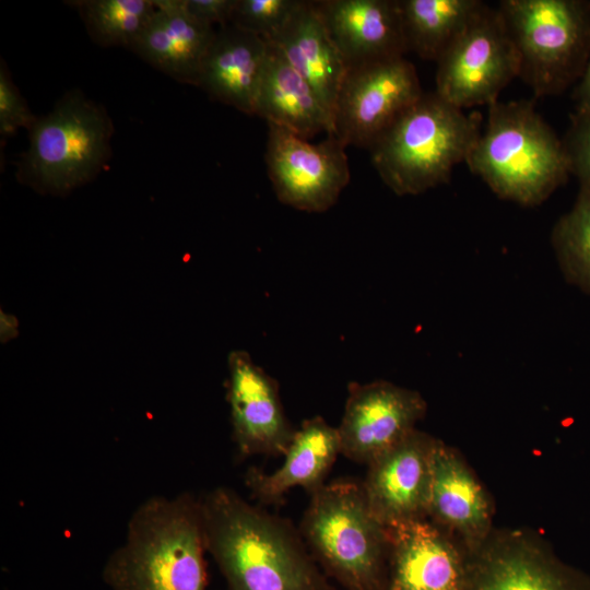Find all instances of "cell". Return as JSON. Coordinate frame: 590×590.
Here are the masks:
<instances>
[{
  "mask_svg": "<svg viewBox=\"0 0 590 590\" xmlns=\"http://www.w3.org/2000/svg\"><path fill=\"white\" fill-rule=\"evenodd\" d=\"M206 552L227 590H333L299 529L229 487L200 496Z\"/></svg>",
  "mask_w": 590,
  "mask_h": 590,
  "instance_id": "obj_1",
  "label": "cell"
},
{
  "mask_svg": "<svg viewBox=\"0 0 590 590\" xmlns=\"http://www.w3.org/2000/svg\"><path fill=\"white\" fill-rule=\"evenodd\" d=\"M205 553L200 497L152 496L131 515L102 578L110 590H206Z\"/></svg>",
  "mask_w": 590,
  "mask_h": 590,
  "instance_id": "obj_2",
  "label": "cell"
},
{
  "mask_svg": "<svg viewBox=\"0 0 590 590\" xmlns=\"http://www.w3.org/2000/svg\"><path fill=\"white\" fill-rule=\"evenodd\" d=\"M465 163L495 194L523 206L544 202L570 174L563 141L526 99L488 106Z\"/></svg>",
  "mask_w": 590,
  "mask_h": 590,
  "instance_id": "obj_3",
  "label": "cell"
},
{
  "mask_svg": "<svg viewBox=\"0 0 590 590\" xmlns=\"http://www.w3.org/2000/svg\"><path fill=\"white\" fill-rule=\"evenodd\" d=\"M480 133L477 115H467L435 92L424 93L368 150L389 189L415 196L446 184Z\"/></svg>",
  "mask_w": 590,
  "mask_h": 590,
  "instance_id": "obj_4",
  "label": "cell"
},
{
  "mask_svg": "<svg viewBox=\"0 0 590 590\" xmlns=\"http://www.w3.org/2000/svg\"><path fill=\"white\" fill-rule=\"evenodd\" d=\"M299 532L323 571L347 590H382L387 528L374 516L362 482L338 480L310 494Z\"/></svg>",
  "mask_w": 590,
  "mask_h": 590,
  "instance_id": "obj_5",
  "label": "cell"
},
{
  "mask_svg": "<svg viewBox=\"0 0 590 590\" xmlns=\"http://www.w3.org/2000/svg\"><path fill=\"white\" fill-rule=\"evenodd\" d=\"M28 133L16 176L40 192L64 194L93 180L111 155L109 115L79 91L67 92Z\"/></svg>",
  "mask_w": 590,
  "mask_h": 590,
  "instance_id": "obj_6",
  "label": "cell"
},
{
  "mask_svg": "<svg viewBox=\"0 0 590 590\" xmlns=\"http://www.w3.org/2000/svg\"><path fill=\"white\" fill-rule=\"evenodd\" d=\"M498 11L535 96L560 93L579 79L590 55V2L503 0Z\"/></svg>",
  "mask_w": 590,
  "mask_h": 590,
  "instance_id": "obj_7",
  "label": "cell"
},
{
  "mask_svg": "<svg viewBox=\"0 0 590 590\" xmlns=\"http://www.w3.org/2000/svg\"><path fill=\"white\" fill-rule=\"evenodd\" d=\"M435 93L457 108L492 105L520 75V59L498 10L485 3L439 57Z\"/></svg>",
  "mask_w": 590,
  "mask_h": 590,
  "instance_id": "obj_8",
  "label": "cell"
},
{
  "mask_svg": "<svg viewBox=\"0 0 590 590\" xmlns=\"http://www.w3.org/2000/svg\"><path fill=\"white\" fill-rule=\"evenodd\" d=\"M424 94L404 57L347 69L333 110V134L345 145H370Z\"/></svg>",
  "mask_w": 590,
  "mask_h": 590,
  "instance_id": "obj_9",
  "label": "cell"
},
{
  "mask_svg": "<svg viewBox=\"0 0 590 590\" xmlns=\"http://www.w3.org/2000/svg\"><path fill=\"white\" fill-rule=\"evenodd\" d=\"M266 164L276 198L294 209L329 210L350 181L346 146L334 135L310 143L268 123Z\"/></svg>",
  "mask_w": 590,
  "mask_h": 590,
  "instance_id": "obj_10",
  "label": "cell"
},
{
  "mask_svg": "<svg viewBox=\"0 0 590 590\" xmlns=\"http://www.w3.org/2000/svg\"><path fill=\"white\" fill-rule=\"evenodd\" d=\"M465 590H590V576L530 534L492 531L469 553Z\"/></svg>",
  "mask_w": 590,
  "mask_h": 590,
  "instance_id": "obj_11",
  "label": "cell"
},
{
  "mask_svg": "<svg viewBox=\"0 0 590 590\" xmlns=\"http://www.w3.org/2000/svg\"><path fill=\"white\" fill-rule=\"evenodd\" d=\"M347 391L337 427L341 455L367 465L416 429L427 409L420 392L386 380L353 381Z\"/></svg>",
  "mask_w": 590,
  "mask_h": 590,
  "instance_id": "obj_12",
  "label": "cell"
},
{
  "mask_svg": "<svg viewBox=\"0 0 590 590\" xmlns=\"http://www.w3.org/2000/svg\"><path fill=\"white\" fill-rule=\"evenodd\" d=\"M227 401L239 459L285 453L296 428L285 415L279 384L245 351L228 356Z\"/></svg>",
  "mask_w": 590,
  "mask_h": 590,
  "instance_id": "obj_13",
  "label": "cell"
},
{
  "mask_svg": "<svg viewBox=\"0 0 590 590\" xmlns=\"http://www.w3.org/2000/svg\"><path fill=\"white\" fill-rule=\"evenodd\" d=\"M387 530L389 552L382 590H465L469 553L449 532L428 518Z\"/></svg>",
  "mask_w": 590,
  "mask_h": 590,
  "instance_id": "obj_14",
  "label": "cell"
},
{
  "mask_svg": "<svg viewBox=\"0 0 590 590\" xmlns=\"http://www.w3.org/2000/svg\"><path fill=\"white\" fill-rule=\"evenodd\" d=\"M436 440L414 429L367 465L362 485L370 510L386 528L427 518Z\"/></svg>",
  "mask_w": 590,
  "mask_h": 590,
  "instance_id": "obj_15",
  "label": "cell"
},
{
  "mask_svg": "<svg viewBox=\"0 0 590 590\" xmlns=\"http://www.w3.org/2000/svg\"><path fill=\"white\" fill-rule=\"evenodd\" d=\"M427 518L462 541L468 553L492 533L491 498L452 447L437 439L433 450Z\"/></svg>",
  "mask_w": 590,
  "mask_h": 590,
  "instance_id": "obj_16",
  "label": "cell"
},
{
  "mask_svg": "<svg viewBox=\"0 0 590 590\" xmlns=\"http://www.w3.org/2000/svg\"><path fill=\"white\" fill-rule=\"evenodd\" d=\"M314 4L347 69L408 52L398 0H318Z\"/></svg>",
  "mask_w": 590,
  "mask_h": 590,
  "instance_id": "obj_17",
  "label": "cell"
},
{
  "mask_svg": "<svg viewBox=\"0 0 590 590\" xmlns=\"http://www.w3.org/2000/svg\"><path fill=\"white\" fill-rule=\"evenodd\" d=\"M268 49L267 39L231 23L217 27L197 86L214 101L255 115Z\"/></svg>",
  "mask_w": 590,
  "mask_h": 590,
  "instance_id": "obj_18",
  "label": "cell"
},
{
  "mask_svg": "<svg viewBox=\"0 0 590 590\" xmlns=\"http://www.w3.org/2000/svg\"><path fill=\"white\" fill-rule=\"evenodd\" d=\"M155 11L131 48L174 80L198 85L202 60L216 28L194 20L184 0H154Z\"/></svg>",
  "mask_w": 590,
  "mask_h": 590,
  "instance_id": "obj_19",
  "label": "cell"
},
{
  "mask_svg": "<svg viewBox=\"0 0 590 590\" xmlns=\"http://www.w3.org/2000/svg\"><path fill=\"white\" fill-rule=\"evenodd\" d=\"M339 455L341 444L337 427L322 416H314L296 428L283 455V464L271 473L249 468L245 485L263 505L283 503L285 494L296 486L311 494L326 484L324 480Z\"/></svg>",
  "mask_w": 590,
  "mask_h": 590,
  "instance_id": "obj_20",
  "label": "cell"
},
{
  "mask_svg": "<svg viewBox=\"0 0 590 590\" xmlns=\"http://www.w3.org/2000/svg\"><path fill=\"white\" fill-rule=\"evenodd\" d=\"M268 42V57L258 90L255 115L309 140L317 133L333 134V118L309 83L280 49Z\"/></svg>",
  "mask_w": 590,
  "mask_h": 590,
  "instance_id": "obj_21",
  "label": "cell"
},
{
  "mask_svg": "<svg viewBox=\"0 0 590 590\" xmlns=\"http://www.w3.org/2000/svg\"><path fill=\"white\" fill-rule=\"evenodd\" d=\"M292 67L309 83L333 118L347 67L332 42L314 1L302 0L272 38Z\"/></svg>",
  "mask_w": 590,
  "mask_h": 590,
  "instance_id": "obj_22",
  "label": "cell"
},
{
  "mask_svg": "<svg viewBox=\"0 0 590 590\" xmlns=\"http://www.w3.org/2000/svg\"><path fill=\"white\" fill-rule=\"evenodd\" d=\"M408 51L437 61L465 28L479 0H398Z\"/></svg>",
  "mask_w": 590,
  "mask_h": 590,
  "instance_id": "obj_23",
  "label": "cell"
},
{
  "mask_svg": "<svg viewBox=\"0 0 590 590\" xmlns=\"http://www.w3.org/2000/svg\"><path fill=\"white\" fill-rule=\"evenodd\" d=\"M68 3L76 9L94 43L129 50L155 11L154 0H79Z\"/></svg>",
  "mask_w": 590,
  "mask_h": 590,
  "instance_id": "obj_24",
  "label": "cell"
},
{
  "mask_svg": "<svg viewBox=\"0 0 590 590\" xmlns=\"http://www.w3.org/2000/svg\"><path fill=\"white\" fill-rule=\"evenodd\" d=\"M551 243L565 280L590 295V187L580 186L571 209L555 223Z\"/></svg>",
  "mask_w": 590,
  "mask_h": 590,
  "instance_id": "obj_25",
  "label": "cell"
},
{
  "mask_svg": "<svg viewBox=\"0 0 590 590\" xmlns=\"http://www.w3.org/2000/svg\"><path fill=\"white\" fill-rule=\"evenodd\" d=\"M302 0H237L231 24L264 39L275 36Z\"/></svg>",
  "mask_w": 590,
  "mask_h": 590,
  "instance_id": "obj_26",
  "label": "cell"
},
{
  "mask_svg": "<svg viewBox=\"0 0 590 590\" xmlns=\"http://www.w3.org/2000/svg\"><path fill=\"white\" fill-rule=\"evenodd\" d=\"M37 117L28 108L26 101L10 78L9 71L1 61L0 67V135L8 138L20 128L27 130Z\"/></svg>",
  "mask_w": 590,
  "mask_h": 590,
  "instance_id": "obj_27",
  "label": "cell"
},
{
  "mask_svg": "<svg viewBox=\"0 0 590 590\" xmlns=\"http://www.w3.org/2000/svg\"><path fill=\"white\" fill-rule=\"evenodd\" d=\"M562 141L569 173L577 177L580 186L590 187V114L575 111Z\"/></svg>",
  "mask_w": 590,
  "mask_h": 590,
  "instance_id": "obj_28",
  "label": "cell"
},
{
  "mask_svg": "<svg viewBox=\"0 0 590 590\" xmlns=\"http://www.w3.org/2000/svg\"><path fill=\"white\" fill-rule=\"evenodd\" d=\"M236 2L237 0H184V5L194 20L220 27L231 22Z\"/></svg>",
  "mask_w": 590,
  "mask_h": 590,
  "instance_id": "obj_29",
  "label": "cell"
},
{
  "mask_svg": "<svg viewBox=\"0 0 590 590\" xmlns=\"http://www.w3.org/2000/svg\"><path fill=\"white\" fill-rule=\"evenodd\" d=\"M576 113L590 114V55L575 90Z\"/></svg>",
  "mask_w": 590,
  "mask_h": 590,
  "instance_id": "obj_30",
  "label": "cell"
}]
</instances>
